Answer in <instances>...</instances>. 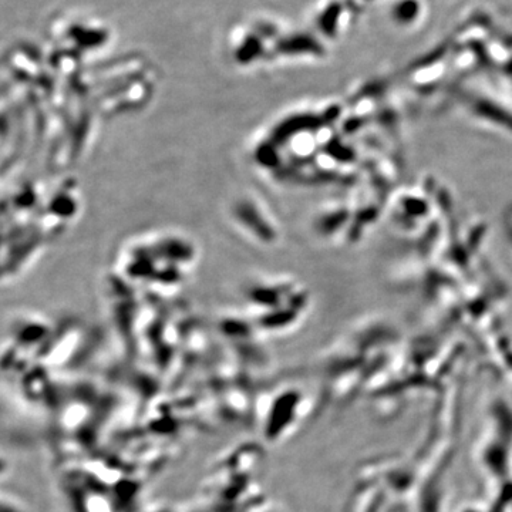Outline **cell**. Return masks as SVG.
Here are the masks:
<instances>
[{"label": "cell", "mask_w": 512, "mask_h": 512, "mask_svg": "<svg viewBox=\"0 0 512 512\" xmlns=\"http://www.w3.org/2000/svg\"><path fill=\"white\" fill-rule=\"evenodd\" d=\"M0 512H25L22 505L16 503L9 495L0 493Z\"/></svg>", "instance_id": "1"}, {"label": "cell", "mask_w": 512, "mask_h": 512, "mask_svg": "<svg viewBox=\"0 0 512 512\" xmlns=\"http://www.w3.org/2000/svg\"><path fill=\"white\" fill-rule=\"evenodd\" d=\"M10 471V463L8 458L0 453V478L8 476Z\"/></svg>", "instance_id": "2"}]
</instances>
